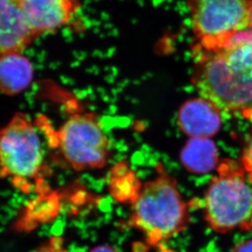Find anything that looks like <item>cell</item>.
Listing matches in <instances>:
<instances>
[{
  "label": "cell",
  "instance_id": "9c48e42d",
  "mask_svg": "<svg viewBox=\"0 0 252 252\" xmlns=\"http://www.w3.org/2000/svg\"><path fill=\"white\" fill-rule=\"evenodd\" d=\"M221 110L205 98H195L182 105L178 114L180 128L186 136L210 138L221 127Z\"/></svg>",
  "mask_w": 252,
  "mask_h": 252
},
{
  "label": "cell",
  "instance_id": "277c9868",
  "mask_svg": "<svg viewBox=\"0 0 252 252\" xmlns=\"http://www.w3.org/2000/svg\"><path fill=\"white\" fill-rule=\"evenodd\" d=\"M217 169L205 194L206 221L220 233L252 230V189L243 167L226 159Z\"/></svg>",
  "mask_w": 252,
  "mask_h": 252
},
{
  "label": "cell",
  "instance_id": "7a4b0ae2",
  "mask_svg": "<svg viewBox=\"0 0 252 252\" xmlns=\"http://www.w3.org/2000/svg\"><path fill=\"white\" fill-rule=\"evenodd\" d=\"M131 203L128 224L141 231L150 245L168 240L189 221L188 207L176 180L162 167L158 169L157 177L143 185Z\"/></svg>",
  "mask_w": 252,
  "mask_h": 252
},
{
  "label": "cell",
  "instance_id": "4fadbf2b",
  "mask_svg": "<svg viewBox=\"0 0 252 252\" xmlns=\"http://www.w3.org/2000/svg\"><path fill=\"white\" fill-rule=\"evenodd\" d=\"M34 252H67L63 248V240L59 237H53L44 245Z\"/></svg>",
  "mask_w": 252,
  "mask_h": 252
},
{
  "label": "cell",
  "instance_id": "9a60e30c",
  "mask_svg": "<svg viewBox=\"0 0 252 252\" xmlns=\"http://www.w3.org/2000/svg\"><path fill=\"white\" fill-rule=\"evenodd\" d=\"M232 252H252V239L238 243Z\"/></svg>",
  "mask_w": 252,
  "mask_h": 252
},
{
  "label": "cell",
  "instance_id": "3957f363",
  "mask_svg": "<svg viewBox=\"0 0 252 252\" xmlns=\"http://www.w3.org/2000/svg\"><path fill=\"white\" fill-rule=\"evenodd\" d=\"M45 171L38 124L17 112L0 129V177L24 193L39 188Z\"/></svg>",
  "mask_w": 252,
  "mask_h": 252
},
{
  "label": "cell",
  "instance_id": "7c38bea8",
  "mask_svg": "<svg viewBox=\"0 0 252 252\" xmlns=\"http://www.w3.org/2000/svg\"><path fill=\"white\" fill-rule=\"evenodd\" d=\"M116 169V174L113 175L111 178L114 196L117 199L133 202L140 189L136 176L131 175L130 171L126 170L127 167H124V164L119 165Z\"/></svg>",
  "mask_w": 252,
  "mask_h": 252
},
{
  "label": "cell",
  "instance_id": "e0dca14e",
  "mask_svg": "<svg viewBox=\"0 0 252 252\" xmlns=\"http://www.w3.org/2000/svg\"><path fill=\"white\" fill-rule=\"evenodd\" d=\"M249 28L252 31V7L251 10L250 20H249Z\"/></svg>",
  "mask_w": 252,
  "mask_h": 252
},
{
  "label": "cell",
  "instance_id": "8fae6325",
  "mask_svg": "<svg viewBox=\"0 0 252 252\" xmlns=\"http://www.w3.org/2000/svg\"><path fill=\"white\" fill-rule=\"evenodd\" d=\"M181 161L192 173L211 172L220 164L217 145L210 138L192 137L181 150Z\"/></svg>",
  "mask_w": 252,
  "mask_h": 252
},
{
  "label": "cell",
  "instance_id": "ba28073f",
  "mask_svg": "<svg viewBox=\"0 0 252 252\" xmlns=\"http://www.w3.org/2000/svg\"><path fill=\"white\" fill-rule=\"evenodd\" d=\"M36 38L25 16L22 0H0V54L22 53Z\"/></svg>",
  "mask_w": 252,
  "mask_h": 252
},
{
  "label": "cell",
  "instance_id": "5bb4252c",
  "mask_svg": "<svg viewBox=\"0 0 252 252\" xmlns=\"http://www.w3.org/2000/svg\"><path fill=\"white\" fill-rule=\"evenodd\" d=\"M242 167L247 172L250 174V179L252 182V136L248 140L245 149L242 155Z\"/></svg>",
  "mask_w": 252,
  "mask_h": 252
},
{
  "label": "cell",
  "instance_id": "30bf717a",
  "mask_svg": "<svg viewBox=\"0 0 252 252\" xmlns=\"http://www.w3.org/2000/svg\"><path fill=\"white\" fill-rule=\"evenodd\" d=\"M33 79V67L28 57L20 52L0 54V92L17 95L30 87Z\"/></svg>",
  "mask_w": 252,
  "mask_h": 252
},
{
  "label": "cell",
  "instance_id": "5b68a950",
  "mask_svg": "<svg viewBox=\"0 0 252 252\" xmlns=\"http://www.w3.org/2000/svg\"><path fill=\"white\" fill-rule=\"evenodd\" d=\"M45 125L52 146L69 167L81 171L100 169L110 158V141L103 130L96 114L77 113L69 117L57 131Z\"/></svg>",
  "mask_w": 252,
  "mask_h": 252
},
{
  "label": "cell",
  "instance_id": "52a82bcc",
  "mask_svg": "<svg viewBox=\"0 0 252 252\" xmlns=\"http://www.w3.org/2000/svg\"><path fill=\"white\" fill-rule=\"evenodd\" d=\"M22 4L37 38L69 24L80 8L79 0H22Z\"/></svg>",
  "mask_w": 252,
  "mask_h": 252
},
{
  "label": "cell",
  "instance_id": "8992f818",
  "mask_svg": "<svg viewBox=\"0 0 252 252\" xmlns=\"http://www.w3.org/2000/svg\"><path fill=\"white\" fill-rule=\"evenodd\" d=\"M196 44L213 49L249 28L252 0H186Z\"/></svg>",
  "mask_w": 252,
  "mask_h": 252
},
{
  "label": "cell",
  "instance_id": "2e32d148",
  "mask_svg": "<svg viewBox=\"0 0 252 252\" xmlns=\"http://www.w3.org/2000/svg\"><path fill=\"white\" fill-rule=\"evenodd\" d=\"M89 252H117L114 248L107 246H100L97 248H93Z\"/></svg>",
  "mask_w": 252,
  "mask_h": 252
},
{
  "label": "cell",
  "instance_id": "6da1fadb",
  "mask_svg": "<svg viewBox=\"0 0 252 252\" xmlns=\"http://www.w3.org/2000/svg\"><path fill=\"white\" fill-rule=\"evenodd\" d=\"M193 84L220 110L252 121V31H240L213 49L193 45Z\"/></svg>",
  "mask_w": 252,
  "mask_h": 252
}]
</instances>
